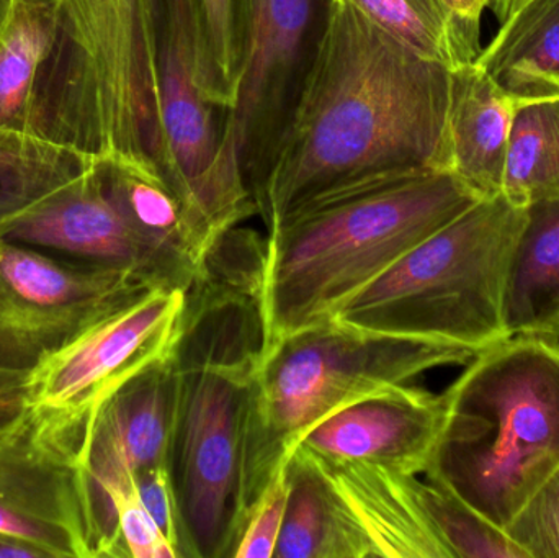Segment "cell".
I'll use <instances>...</instances> for the list:
<instances>
[{
    "label": "cell",
    "mask_w": 559,
    "mask_h": 558,
    "mask_svg": "<svg viewBox=\"0 0 559 558\" xmlns=\"http://www.w3.org/2000/svg\"><path fill=\"white\" fill-rule=\"evenodd\" d=\"M450 69L334 0L324 45L258 202L267 233L329 193L450 170Z\"/></svg>",
    "instance_id": "1"
},
{
    "label": "cell",
    "mask_w": 559,
    "mask_h": 558,
    "mask_svg": "<svg viewBox=\"0 0 559 558\" xmlns=\"http://www.w3.org/2000/svg\"><path fill=\"white\" fill-rule=\"evenodd\" d=\"M264 236L236 228L186 292L170 351L174 415L167 472L180 558L233 557L242 526V446L265 351Z\"/></svg>",
    "instance_id": "2"
},
{
    "label": "cell",
    "mask_w": 559,
    "mask_h": 558,
    "mask_svg": "<svg viewBox=\"0 0 559 558\" xmlns=\"http://www.w3.org/2000/svg\"><path fill=\"white\" fill-rule=\"evenodd\" d=\"M478 200L455 174L433 170L377 177L296 210L267 233L265 351L331 321L348 298Z\"/></svg>",
    "instance_id": "3"
},
{
    "label": "cell",
    "mask_w": 559,
    "mask_h": 558,
    "mask_svg": "<svg viewBox=\"0 0 559 558\" xmlns=\"http://www.w3.org/2000/svg\"><path fill=\"white\" fill-rule=\"evenodd\" d=\"M443 395L426 478L504 531L559 468V340L508 337L473 357Z\"/></svg>",
    "instance_id": "4"
},
{
    "label": "cell",
    "mask_w": 559,
    "mask_h": 558,
    "mask_svg": "<svg viewBox=\"0 0 559 558\" xmlns=\"http://www.w3.org/2000/svg\"><path fill=\"white\" fill-rule=\"evenodd\" d=\"M468 347L380 336L335 321L265 351L252 385L242 446V524L299 439L345 406L439 367L468 364ZM242 530V526H241Z\"/></svg>",
    "instance_id": "5"
},
{
    "label": "cell",
    "mask_w": 559,
    "mask_h": 558,
    "mask_svg": "<svg viewBox=\"0 0 559 558\" xmlns=\"http://www.w3.org/2000/svg\"><path fill=\"white\" fill-rule=\"evenodd\" d=\"M525 216L502 193L478 200L348 298L332 321L478 354L508 340L506 272Z\"/></svg>",
    "instance_id": "6"
},
{
    "label": "cell",
    "mask_w": 559,
    "mask_h": 558,
    "mask_svg": "<svg viewBox=\"0 0 559 558\" xmlns=\"http://www.w3.org/2000/svg\"><path fill=\"white\" fill-rule=\"evenodd\" d=\"M159 153L156 166L182 200L209 251L226 231L258 215L229 133V111L200 88L197 0H156Z\"/></svg>",
    "instance_id": "7"
},
{
    "label": "cell",
    "mask_w": 559,
    "mask_h": 558,
    "mask_svg": "<svg viewBox=\"0 0 559 558\" xmlns=\"http://www.w3.org/2000/svg\"><path fill=\"white\" fill-rule=\"evenodd\" d=\"M183 307L186 290L153 287L111 311L29 370L26 408L84 449L105 402L169 356Z\"/></svg>",
    "instance_id": "8"
},
{
    "label": "cell",
    "mask_w": 559,
    "mask_h": 558,
    "mask_svg": "<svg viewBox=\"0 0 559 558\" xmlns=\"http://www.w3.org/2000/svg\"><path fill=\"white\" fill-rule=\"evenodd\" d=\"M334 0H248V38L229 133L258 206L328 35Z\"/></svg>",
    "instance_id": "9"
},
{
    "label": "cell",
    "mask_w": 559,
    "mask_h": 558,
    "mask_svg": "<svg viewBox=\"0 0 559 558\" xmlns=\"http://www.w3.org/2000/svg\"><path fill=\"white\" fill-rule=\"evenodd\" d=\"M0 534L49 558L107 557L82 442L26 406L0 425Z\"/></svg>",
    "instance_id": "10"
},
{
    "label": "cell",
    "mask_w": 559,
    "mask_h": 558,
    "mask_svg": "<svg viewBox=\"0 0 559 558\" xmlns=\"http://www.w3.org/2000/svg\"><path fill=\"white\" fill-rule=\"evenodd\" d=\"M153 285L0 238V369L29 372Z\"/></svg>",
    "instance_id": "11"
},
{
    "label": "cell",
    "mask_w": 559,
    "mask_h": 558,
    "mask_svg": "<svg viewBox=\"0 0 559 558\" xmlns=\"http://www.w3.org/2000/svg\"><path fill=\"white\" fill-rule=\"evenodd\" d=\"M447 418L445 395L397 387L338 409L296 448L334 464L364 462L403 474H426Z\"/></svg>",
    "instance_id": "12"
},
{
    "label": "cell",
    "mask_w": 559,
    "mask_h": 558,
    "mask_svg": "<svg viewBox=\"0 0 559 558\" xmlns=\"http://www.w3.org/2000/svg\"><path fill=\"white\" fill-rule=\"evenodd\" d=\"M174 390L169 354L121 387L98 412L82 449V464L102 524L107 494L133 484L141 472L167 467Z\"/></svg>",
    "instance_id": "13"
},
{
    "label": "cell",
    "mask_w": 559,
    "mask_h": 558,
    "mask_svg": "<svg viewBox=\"0 0 559 558\" xmlns=\"http://www.w3.org/2000/svg\"><path fill=\"white\" fill-rule=\"evenodd\" d=\"M0 238L69 261L121 269L156 287L143 251L108 199L97 161L58 192L3 223Z\"/></svg>",
    "instance_id": "14"
},
{
    "label": "cell",
    "mask_w": 559,
    "mask_h": 558,
    "mask_svg": "<svg viewBox=\"0 0 559 558\" xmlns=\"http://www.w3.org/2000/svg\"><path fill=\"white\" fill-rule=\"evenodd\" d=\"M108 199L127 223L146 259L156 287L189 290L205 264L206 251L186 206L156 164L134 157L97 159Z\"/></svg>",
    "instance_id": "15"
},
{
    "label": "cell",
    "mask_w": 559,
    "mask_h": 558,
    "mask_svg": "<svg viewBox=\"0 0 559 558\" xmlns=\"http://www.w3.org/2000/svg\"><path fill=\"white\" fill-rule=\"evenodd\" d=\"M308 455L341 498L370 557L449 558L424 510L417 475L364 462L334 464Z\"/></svg>",
    "instance_id": "16"
},
{
    "label": "cell",
    "mask_w": 559,
    "mask_h": 558,
    "mask_svg": "<svg viewBox=\"0 0 559 558\" xmlns=\"http://www.w3.org/2000/svg\"><path fill=\"white\" fill-rule=\"evenodd\" d=\"M518 107L476 62L450 71L447 117L450 173L479 199L502 193Z\"/></svg>",
    "instance_id": "17"
},
{
    "label": "cell",
    "mask_w": 559,
    "mask_h": 558,
    "mask_svg": "<svg viewBox=\"0 0 559 558\" xmlns=\"http://www.w3.org/2000/svg\"><path fill=\"white\" fill-rule=\"evenodd\" d=\"M475 62L518 105L559 98V0H525Z\"/></svg>",
    "instance_id": "18"
},
{
    "label": "cell",
    "mask_w": 559,
    "mask_h": 558,
    "mask_svg": "<svg viewBox=\"0 0 559 558\" xmlns=\"http://www.w3.org/2000/svg\"><path fill=\"white\" fill-rule=\"evenodd\" d=\"M509 336H550L559 318V197L527 206L504 284Z\"/></svg>",
    "instance_id": "19"
},
{
    "label": "cell",
    "mask_w": 559,
    "mask_h": 558,
    "mask_svg": "<svg viewBox=\"0 0 559 558\" xmlns=\"http://www.w3.org/2000/svg\"><path fill=\"white\" fill-rule=\"evenodd\" d=\"M61 29V5L16 0L0 33V127L45 134L43 85Z\"/></svg>",
    "instance_id": "20"
},
{
    "label": "cell",
    "mask_w": 559,
    "mask_h": 558,
    "mask_svg": "<svg viewBox=\"0 0 559 558\" xmlns=\"http://www.w3.org/2000/svg\"><path fill=\"white\" fill-rule=\"evenodd\" d=\"M288 504L274 558H367V544L319 465L301 449L285 464Z\"/></svg>",
    "instance_id": "21"
},
{
    "label": "cell",
    "mask_w": 559,
    "mask_h": 558,
    "mask_svg": "<svg viewBox=\"0 0 559 558\" xmlns=\"http://www.w3.org/2000/svg\"><path fill=\"white\" fill-rule=\"evenodd\" d=\"M95 161L46 134L0 127V226L68 186Z\"/></svg>",
    "instance_id": "22"
},
{
    "label": "cell",
    "mask_w": 559,
    "mask_h": 558,
    "mask_svg": "<svg viewBox=\"0 0 559 558\" xmlns=\"http://www.w3.org/2000/svg\"><path fill=\"white\" fill-rule=\"evenodd\" d=\"M365 19L417 55L452 69L481 55L478 33L463 26L442 0H347Z\"/></svg>",
    "instance_id": "23"
},
{
    "label": "cell",
    "mask_w": 559,
    "mask_h": 558,
    "mask_svg": "<svg viewBox=\"0 0 559 558\" xmlns=\"http://www.w3.org/2000/svg\"><path fill=\"white\" fill-rule=\"evenodd\" d=\"M502 195L514 205L559 197V98L519 105L512 121Z\"/></svg>",
    "instance_id": "24"
},
{
    "label": "cell",
    "mask_w": 559,
    "mask_h": 558,
    "mask_svg": "<svg viewBox=\"0 0 559 558\" xmlns=\"http://www.w3.org/2000/svg\"><path fill=\"white\" fill-rule=\"evenodd\" d=\"M200 88L209 104L231 111L248 38V0H197Z\"/></svg>",
    "instance_id": "25"
},
{
    "label": "cell",
    "mask_w": 559,
    "mask_h": 558,
    "mask_svg": "<svg viewBox=\"0 0 559 558\" xmlns=\"http://www.w3.org/2000/svg\"><path fill=\"white\" fill-rule=\"evenodd\" d=\"M420 498L449 558H525L501 527L443 485L420 482Z\"/></svg>",
    "instance_id": "26"
},
{
    "label": "cell",
    "mask_w": 559,
    "mask_h": 558,
    "mask_svg": "<svg viewBox=\"0 0 559 558\" xmlns=\"http://www.w3.org/2000/svg\"><path fill=\"white\" fill-rule=\"evenodd\" d=\"M525 558H559V468L506 526Z\"/></svg>",
    "instance_id": "27"
},
{
    "label": "cell",
    "mask_w": 559,
    "mask_h": 558,
    "mask_svg": "<svg viewBox=\"0 0 559 558\" xmlns=\"http://www.w3.org/2000/svg\"><path fill=\"white\" fill-rule=\"evenodd\" d=\"M289 480L286 467L265 488L249 511L236 541L233 558H274L288 504Z\"/></svg>",
    "instance_id": "28"
},
{
    "label": "cell",
    "mask_w": 559,
    "mask_h": 558,
    "mask_svg": "<svg viewBox=\"0 0 559 558\" xmlns=\"http://www.w3.org/2000/svg\"><path fill=\"white\" fill-rule=\"evenodd\" d=\"M134 482H136L141 501L156 521L157 526L166 534L170 544L176 547L180 558L179 520H177L176 500H174L173 485H170L167 467L141 472Z\"/></svg>",
    "instance_id": "29"
},
{
    "label": "cell",
    "mask_w": 559,
    "mask_h": 558,
    "mask_svg": "<svg viewBox=\"0 0 559 558\" xmlns=\"http://www.w3.org/2000/svg\"><path fill=\"white\" fill-rule=\"evenodd\" d=\"M28 372L0 369V425L25 409V385Z\"/></svg>",
    "instance_id": "30"
},
{
    "label": "cell",
    "mask_w": 559,
    "mask_h": 558,
    "mask_svg": "<svg viewBox=\"0 0 559 558\" xmlns=\"http://www.w3.org/2000/svg\"><path fill=\"white\" fill-rule=\"evenodd\" d=\"M445 9L473 33L481 35V16L485 10H492L501 16L504 0H442Z\"/></svg>",
    "instance_id": "31"
},
{
    "label": "cell",
    "mask_w": 559,
    "mask_h": 558,
    "mask_svg": "<svg viewBox=\"0 0 559 558\" xmlns=\"http://www.w3.org/2000/svg\"><path fill=\"white\" fill-rule=\"evenodd\" d=\"M49 558L43 550L32 544L23 543L16 537L0 534V558Z\"/></svg>",
    "instance_id": "32"
},
{
    "label": "cell",
    "mask_w": 559,
    "mask_h": 558,
    "mask_svg": "<svg viewBox=\"0 0 559 558\" xmlns=\"http://www.w3.org/2000/svg\"><path fill=\"white\" fill-rule=\"evenodd\" d=\"M16 0H0V33L5 29L10 16H12L13 9H15Z\"/></svg>",
    "instance_id": "33"
},
{
    "label": "cell",
    "mask_w": 559,
    "mask_h": 558,
    "mask_svg": "<svg viewBox=\"0 0 559 558\" xmlns=\"http://www.w3.org/2000/svg\"><path fill=\"white\" fill-rule=\"evenodd\" d=\"M525 0H504V7H502L501 16H499V22H506L519 7L524 3Z\"/></svg>",
    "instance_id": "34"
},
{
    "label": "cell",
    "mask_w": 559,
    "mask_h": 558,
    "mask_svg": "<svg viewBox=\"0 0 559 558\" xmlns=\"http://www.w3.org/2000/svg\"><path fill=\"white\" fill-rule=\"evenodd\" d=\"M20 2L43 3V5H62V0H20Z\"/></svg>",
    "instance_id": "35"
},
{
    "label": "cell",
    "mask_w": 559,
    "mask_h": 558,
    "mask_svg": "<svg viewBox=\"0 0 559 558\" xmlns=\"http://www.w3.org/2000/svg\"><path fill=\"white\" fill-rule=\"evenodd\" d=\"M550 336L557 337V340H559V318L557 324L554 327V330H551Z\"/></svg>",
    "instance_id": "36"
}]
</instances>
